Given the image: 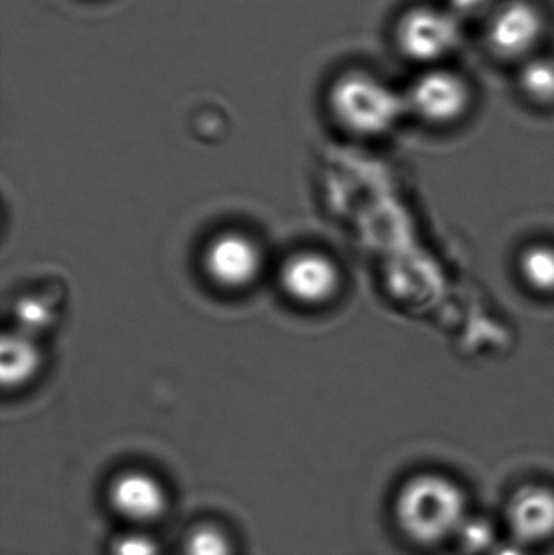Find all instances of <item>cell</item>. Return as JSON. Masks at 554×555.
Wrapping results in <instances>:
<instances>
[{
	"instance_id": "6da1fadb",
	"label": "cell",
	"mask_w": 554,
	"mask_h": 555,
	"mask_svg": "<svg viewBox=\"0 0 554 555\" xmlns=\"http://www.w3.org/2000/svg\"><path fill=\"white\" fill-rule=\"evenodd\" d=\"M335 122L351 135L373 139L397 129L405 117V91L364 68L344 72L328 91Z\"/></svg>"
},
{
	"instance_id": "7a4b0ae2",
	"label": "cell",
	"mask_w": 554,
	"mask_h": 555,
	"mask_svg": "<svg viewBox=\"0 0 554 555\" xmlns=\"http://www.w3.org/2000/svg\"><path fill=\"white\" fill-rule=\"evenodd\" d=\"M465 507V494L454 481L435 473H423L400 489L396 518L400 530L413 543L433 546L461 531Z\"/></svg>"
},
{
	"instance_id": "3957f363",
	"label": "cell",
	"mask_w": 554,
	"mask_h": 555,
	"mask_svg": "<svg viewBox=\"0 0 554 555\" xmlns=\"http://www.w3.org/2000/svg\"><path fill=\"white\" fill-rule=\"evenodd\" d=\"M465 28L441 0L415 3L397 18L394 44L416 70L449 65L464 46Z\"/></svg>"
},
{
	"instance_id": "277c9868",
	"label": "cell",
	"mask_w": 554,
	"mask_h": 555,
	"mask_svg": "<svg viewBox=\"0 0 554 555\" xmlns=\"http://www.w3.org/2000/svg\"><path fill=\"white\" fill-rule=\"evenodd\" d=\"M549 33L550 18L539 0H501L481 23L485 49L516 67L545 52Z\"/></svg>"
},
{
	"instance_id": "5b68a950",
	"label": "cell",
	"mask_w": 554,
	"mask_h": 555,
	"mask_svg": "<svg viewBox=\"0 0 554 555\" xmlns=\"http://www.w3.org/2000/svg\"><path fill=\"white\" fill-rule=\"evenodd\" d=\"M403 91L409 116L433 127L461 122L475 103L474 83L452 64L416 70Z\"/></svg>"
},
{
	"instance_id": "8992f818",
	"label": "cell",
	"mask_w": 554,
	"mask_h": 555,
	"mask_svg": "<svg viewBox=\"0 0 554 555\" xmlns=\"http://www.w3.org/2000/svg\"><path fill=\"white\" fill-rule=\"evenodd\" d=\"M204 269L217 286L244 289L262 272V253L249 236L236 231L218 234L204 254Z\"/></svg>"
},
{
	"instance_id": "52a82bcc",
	"label": "cell",
	"mask_w": 554,
	"mask_h": 555,
	"mask_svg": "<svg viewBox=\"0 0 554 555\" xmlns=\"http://www.w3.org/2000/svg\"><path fill=\"white\" fill-rule=\"evenodd\" d=\"M285 293L302 306H322L337 296L342 276L337 263L319 253L289 257L280 273Z\"/></svg>"
},
{
	"instance_id": "ba28073f",
	"label": "cell",
	"mask_w": 554,
	"mask_h": 555,
	"mask_svg": "<svg viewBox=\"0 0 554 555\" xmlns=\"http://www.w3.org/2000/svg\"><path fill=\"white\" fill-rule=\"evenodd\" d=\"M507 521L519 543L539 544L554 537V491L524 486L511 499Z\"/></svg>"
},
{
	"instance_id": "9c48e42d",
	"label": "cell",
	"mask_w": 554,
	"mask_h": 555,
	"mask_svg": "<svg viewBox=\"0 0 554 555\" xmlns=\"http://www.w3.org/2000/svg\"><path fill=\"white\" fill-rule=\"evenodd\" d=\"M109 499L116 512L133 521L155 520L166 507L163 486L143 472L117 476L111 486Z\"/></svg>"
},
{
	"instance_id": "30bf717a",
	"label": "cell",
	"mask_w": 554,
	"mask_h": 555,
	"mask_svg": "<svg viewBox=\"0 0 554 555\" xmlns=\"http://www.w3.org/2000/svg\"><path fill=\"white\" fill-rule=\"evenodd\" d=\"M516 87L520 96L539 107H554V55L542 54L517 67Z\"/></svg>"
},
{
	"instance_id": "8fae6325",
	"label": "cell",
	"mask_w": 554,
	"mask_h": 555,
	"mask_svg": "<svg viewBox=\"0 0 554 555\" xmlns=\"http://www.w3.org/2000/svg\"><path fill=\"white\" fill-rule=\"evenodd\" d=\"M41 364L38 346L23 335L3 336L2 341V382L5 387H20L38 372Z\"/></svg>"
},
{
	"instance_id": "7c38bea8",
	"label": "cell",
	"mask_w": 554,
	"mask_h": 555,
	"mask_svg": "<svg viewBox=\"0 0 554 555\" xmlns=\"http://www.w3.org/2000/svg\"><path fill=\"white\" fill-rule=\"evenodd\" d=\"M519 273L530 289L540 294H554V246L533 244L519 259Z\"/></svg>"
},
{
	"instance_id": "4fadbf2b",
	"label": "cell",
	"mask_w": 554,
	"mask_h": 555,
	"mask_svg": "<svg viewBox=\"0 0 554 555\" xmlns=\"http://www.w3.org/2000/svg\"><path fill=\"white\" fill-rule=\"evenodd\" d=\"M185 553L188 555H231V547L227 537L217 528L198 527L188 538Z\"/></svg>"
},
{
	"instance_id": "5bb4252c",
	"label": "cell",
	"mask_w": 554,
	"mask_h": 555,
	"mask_svg": "<svg viewBox=\"0 0 554 555\" xmlns=\"http://www.w3.org/2000/svg\"><path fill=\"white\" fill-rule=\"evenodd\" d=\"M465 26L471 25L481 26V23L491 15L498 3L501 0H441Z\"/></svg>"
},
{
	"instance_id": "9a60e30c",
	"label": "cell",
	"mask_w": 554,
	"mask_h": 555,
	"mask_svg": "<svg viewBox=\"0 0 554 555\" xmlns=\"http://www.w3.org/2000/svg\"><path fill=\"white\" fill-rule=\"evenodd\" d=\"M462 544L468 553H484L493 544L494 531L491 525L485 520H471L462 525L461 531Z\"/></svg>"
},
{
	"instance_id": "2e32d148",
	"label": "cell",
	"mask_w": 554,
	"mask_h": 555,
	"mask_svg": "<svg viewBox=\"0 0 554 555\" xmlns=\"http://www.w3.org/2000/svg\"><path fill=\"white\" fill-rule=\"evenodd\" d=\"M111 555H158V547L152 538L133 531L114 541Z\"/></svg>"
},
{
	"instance_id": "e0dca14e",
	"label": "cell",
	"mask_w": 554,
	"mask_h": 555,
	"mask_svg": "<svg viewBox=\"0 0 554 555\" xmlns=\"http://www.w3.org/2000/svg\"><path fill=\"white\" fill-rule=\"evenodd\" d=\"M494 555H524V554L520 553V551L517 550V547L506 546V547H501V550H498L497 553H494Z\"/></svg>"
}]
</instances>
